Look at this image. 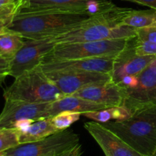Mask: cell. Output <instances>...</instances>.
<instances>
[{
  "label": "cell",
  "mask_w": 156,
  "mask_h": 156,
  "mask_svg": "<svg viewBox=\"0 0 156 156\" xmlns=\"http://www.w3.org/2000/svg\"><path fill=\"white\" fill-rule=\"evenodd\" d=\"M91 16L84 12L22 9L6 30L24 39H42L68 32Z\"/></svg>",
  "instance_id": "6da1fadb"
},
{
  "label": "cell",
  "mask_w": 156,
  "mask_h": 156,
  "mask_svg": "<svg viewBox=\"0 0 156 156\" xmlns=\"http://www.w3.org/2000/svg\"><path fill=\"white\" fill-rule=\"evenodd\" d=\"M145 156L156 151V106L137 111L127 120L102 123Z\"/></svg>",
  "instance_id": "7a4b0ae2"
},
{
  "label": "cell",
  "mask_w": 156,
  "mask_h": 156,
  "mask_svg": "<svg viewBox=\"0 0 156 156\" xmlns=\"http://www.w3.org/2000/svg\"><path fill=\"white\" fill-rule=\"evenodd\" d=\"M64 96L41 65L15 78L13 83L3 93L5 101L30 103H51Z\"/></svg>",
  "instance_id": "3957f363"
},
{
  "label": "cell",
  "mask_w": 156,
  "mask_h": 156,
  "mask_svg": "<svg viewBox=\"0 0 156 156\" xmlns=\"http://www.w3.org/2000/svg\"><path fill=\"white\" fill-rule=\"evenodd\" d=\"M132 9L115 5L108 10L91 15L72 30L53 38L56 44L111 39L114 29L122 24L123 18Z\"/></svg>",
  "instance_id": "277c9868"
},
{
  "label": "cell",
  "mask_w": 156,
  "mask_h": 156,
  "mask_svg": "<svg viewBox=\"0 0 156 156\" xmlns=\"http://www.w3.org/2000/svg\"><path fill=\"white\" fill-rule=\"evenodd\" d=\"M129 39L60 43L44 56L42 62L94 57H116L126 47Z\"/></svg>",
  "instance_id": "5b68a950"
},
{
  "label": "cell",
  "mask_w": 156,
  "mask_h": 156,
  "mask_svg": "<svg viewBox=\"0 0 156 156\" xmlns=\"http://www.w3.org/2000/svg\"><path fill=\"white\" fill-rule=\"evenodd\" d=\"M79 143V136L67 129L38 141L19 144L5 152L7 156H56Z\"/></svg>",
  "instance_id": "8992f818"
},
{
  "label": "cell",
  "mask_w": 156,
  "mask_h": 156,
  "mask_svg": "<svg viewBox=\"0 0 156 156\" xmlns=\"http://www.w3.org/2000/svg\"><path fill=\"white\" fill-rule=\"evenodd\" d=\"M138 83L133 88L126 89L123 106L131 114L156 106V59L137 75Z\"/></svg>",
  "instance_id": "52a82bcc"
},
{
  "label": "cell",
  "mask_w": 156,
  "mask_h": 156,
  "mask_svg": "<svg viewBox=\"0 0 156 156\" xmlns=\"http://www.w3.org/2000/svg\"><path fill=\"white\" fill-rule=\"evenodd\" d=\"M53 37L42 39H25L22 47L10 59L9 76L18 77L40 66L46 54L56 45Z\"/></svg>",
  "instance_id": "ba28073f"
},
{
  "label": "cell",
  "mask_w": 156,
  "mask_h": 156,
  "mask_svg": "<svg viewBox=\"0 0 156 156\" xmlns=\"http://www.w3.org/2000/svg\"><path fill=\"white\" fill-rule=\"evenodd\" d=\"M46 74L65 96L90 85L112 82L110 73L98 72H50Z\"/></svg>",
  "instance_id": "9c48e42d"
},
{
  "label": "cell",
  "mask_w": 156,
  "mask_h": 156,
  "mask_svg": "<svg viewBox=\"0 0 156 156\" xmlns=\"http://www.w3.org/2000/svg\"><path fill=\"white\" fill-rule=\"evenodd\" d=\"M84 127L95 140L106 156H145L135 150L102 123L92 120L85 123Z\"/></svg>",
  "instance_id": "30bf717a"
},
{
  "label": "cell",
  "mask_w": 156,
  "mask_h": 156,
  "mask_svg": "<svg viewBox=\"0 0 156 156\" xmlns=\"http://www.w3.org/2000/svg\"><path fill=\"white\" fill-rule=\"evenodd\" d=\"M50 103H30L20 101L5 100L0 114V128H12L19 120L49 118Z\"/></svg>",
  "instance_id": "8fae6325"
},
{
  "label": "cell",
  "mask_w": 156,
  "mask_h": 156,
  "mask_svg": "<svg viewBox=\"0 0 156 156\" xmlns=\"http://www.w3.org/2000/svg\"><path fill=\"white\" fill-rule=\"evenodd\" d=\"M136 38V37L129 39L126 48L114 59L111 73V79L114 83L117 84L125 76H137L156 59L155 56H140L135 53Z\"/></svg>",
  "instance_id": "7c38bea8"
},
{
  "label": "cell",
  "mask_w": 156,
  "mask_h": 156,
  "mask_svg": "<svg viewBox=\"0 0 156 156\" xmlns=\"http://www.w3.org/2000/svg\"><path fill=\"white\" fill-rule=\"evenodd\" d=\"M115 57H94L86 59L56 60L44 62L41 67L45 73L50 72H98L110 73Z\"/></svg>",
  "instance_id": "4fadbf2b"
},
{
  "label": "cell",
  "mask_w": 156,
  "mask_h": 156,
  "mask_svg": "<svg viewBox=\"0 0 156 156\" xmlns=\"http://www.w3.org/2000/svg\"><path fill=\"white\" fill-rule=\"evenodd\" d=\"M72 95L108 106H123L126 90L113 82L90 85L82 88Z\"/></svg>",
  "instance_id": "5bb4252c"
},
{
  "label": "cell",
  "mask_w": 156,
  "mask_h": 156,
  "mask_svg": "<svg viewBox=\"0 0 156 156\" xmlns=\"http://www.w3.org/2000/svg\"><path fill=\"white\" fill-rule=\"evenodd\" d=\"M109 107L72 94L66 95L62 98L50 103L48 110V117H52L62 111H73L80 113L82 115L85 113L100 111Z\"/></svg>",
  "instance_id": "9a60e30c"
},
{
  "label": "cell",
  "mask_w": 156,
  "mask_h": 156,
  "mask_svg": "<svg viewBox=\"0 0 156 156\" xmlns=\"http://www.w3.org/2000/svg\"><path fill=\"white\" fill-rule=\"evenodd\" d=\"M101 0H27L23 9H59L88 13L89 5Z\"/></svg>",
  "instance_id": "2e32d148"
},
{
  "label": "cell",
  "mask_w": 156,
  "mask_h": 156,
  "mask_svg": "<svg viewBox=\"0 0 156 156\" xmlns=\"http://www.w3.org/2000/svg\"><path fill=\"white\" fill-rule=\"evenodd\" d=\"M59 132L53 124L50 117L42 118L34 121L25 131L18 133L19 143H32L46 138Z\"/></svg>",
  "instance_id": "e0dca14e"
},
{
  "label": "cell",
  "mask_w": 156,
  "mask_h": 156,
  "mask_svg": "<svg viewBox=\"0 0 156 156\" xmlns=\"http://www.w3.org/2000/svg\"><path fill=\"white\" fill-rule=\"evenodd\" d=\"M82 116H85L93 121L105 123L112 120L115 121L127 120L132 114L123 106H112L100 111L85 113L82 114Z\"/></svg>",
  "instance_id": "ac0fdd59"
},
{
  "label": "cell",
  "mask_w": 156,
  "mask_h": 156,
  "mask_svg": "<svg viewBox=\"0 0 156 156\" xmlns=\"http://www.w3.org/2000/svg\"><path fill=\"white\" fill-rule=\"evenodd\" d=\"M122 24L136 29L156 26V10H135L132 9L123 18Z\"/></svg>",
  "instance_id": "d6986e66"
},
{
  "label": "cell",
  "mask_w": 156,
  "mask_h": 156,
  "mask_svg": "<svg viewBox=\"0 0 156 156\" xmlns=\"http://www.w3.org/2000/svg\"><path fill=\"white\" fill-rule=\"evenodd\" d=\"M24 41L21 35L15 32L6 30L0 33V56L12 59L22 47Z\"/></svg>",
  "instance_id": "ffe728a7"
},
{
  "label": "cell",
  "mask_w": 156,
  "mask_h": 156,
  "mask_svg": "<svg viewBox=\"0 0 156 156\" xmlns=\"http://www.w3.org/2000/svg\"><path fill=\"white\" fill-rule=\"evenodd\" d=\"M82 114L73 111H62L50 117L53 124L58 131L69 129L74 123L80 119Z\"/></svg>",
  "instance_id": "44dd1931"
},
{
  "label": "cell",
  "mask_w": 156,
  "mask_h": 156,
  "mask_svg": "<svg viewBox=\"0 0 156 156\" xmlns=\"http://www.w3.org/2000/svg\"><path fill=\"white\" fill-rule=\"evenodd\" d=\"M18 132L13 128H0V152L19 145Z\"/></svg>",
  "instance_id": "7402d4cb"
},
{
  "label": "cell",
  "mask_w": 156,
  "mask_h": 156,
  "mask_svg": "<svg viewBox=\"0 0 156 156\" xmlns=\"http://www.w3.org/2000/svg\"><path fill=\"white\" fill-rule=\"evenodd\" d=\"M134 50L137 55L140 56H156V43L136 38L134 44Z\"/></svg>",
  "instance_id": "603a6c76"
},
{
  "label": "cell",
  "mask_w": 156,
  "mask_h": 156,
  "mask_svg": "<svg viewBox=\"0 0 156 156\" xmlns=\"http://www.w3.org/2000/svg\"><path fill=\"white\" fill-rule=\"evenodd\" d=\"M136 37L142 41L156 43V26L136 29Z\"/></svg>",
  "instance_id": "cb8c5ba5"
},
{
  "label": "cell",
  "mask_w": 156,
  "mask_h": 156,
  "mask_svg": "<svg viewBox=\"0 0 156 156\" xmlns=\"http://www.w3.org/2000/svg\"><path fill=\"white\" fill-rule=\"evenodd\" d=\"M10 59L0 56V85L10 74Z\"/></svg>",
  "instance_id": "d4e9b609"
},
{
  "label": "cell",
  "mask_w": 156,
  "mask_h": 156,
  "mask_svg": "<svg viewBox=\"0 0 156 156\" xmlns=\"http://www.w3.org/2000/svg\"><path fill=\"white\" fill-rule=\"evenodd\" d=\"M138 83V78L137 76H127L123 77L120 82L117 83L120 86L123 87V88H133L136 87Z\"/></svg>",
  "instance_id": "484cf974"
},
{
  "label": "cell",
  "mask_w": 156,
  "mask_h": 156,
  "mask_svg": "<svg viewBox=\"0 0 156 156\" xmlns=\"http://www.w3.org/2000/svg\"><path fill=\"white\" fill-rule=\"evenodd\" d=\"M82 154V149L81 144H77L73 146L71 149L65 151L60 154H58L56 156H81Z\"/></svg>",
  "instance_id": "4316f807"
},
{
  "label": "cell",
  "mask_w": 156,
  "mask_h": 156,
  "mask_svg": "<svg viewBox=\"0 0 156 156\" xmlns=\"http://www.w3.org/2000/svg\"><path fill=\"white\" fill-rule=\"evenodd\" d=\"M125 1L138 3V4L142 5L148 6L150 9L156 10V0H125Z\"/></svg>",
  "instance_id": "83f0119b"
},
{
  "label": "cell",
  "mask_w": 156,
  "mask_h": 156,
  "mask_svg": "<svg viewBox=\"0 0 156 156\" xmlns=\"http://www.w3.org/2000/svg\"><path fill=\"white\" fill-rule=\"evenodd\" d=\"M17 1H18V0H0V7L5 5L11 4V3H13Z\"/></svg>",
  "instance_id": "f1b7e54d"
},
{
  "label": "cell",
  "mask_w": 156,
  "mask_h": 156,
  "mask_svg": "<svg viewBox=\"0 0 156 156\" xmlns=\"http://www.w3.org/2000/svg\"><path fill=\"white\" fill-rule=\"evenodd\" d=\"M7 27H8L7 24L2 22V21H0V33L5 31L6 29H7Z\"/></svg>",
  "instance_id": "f546056e"
},
{
  "label": "cell",
  "mask_w": 156,
  "mask_h": 156,
  "mask_svg": "<svg viewBox=\"0 0 156 156\" xmlns=\"http://www.w3.org/2000/svg\"><path fill=\"white\" fill-rule=\"evenodd\" d=\"M0 156H7V155L5 154V152H0Z\"/></svg>",
  "instance_id": "4dcf8cb0"
},
{
  "label": "cell",
  "mask_w": 156,
  "mask_h": 156,
  "mask_svg": "<svg viewBox=\"0 0 156 156\" xmlns=\"http://www.w3.org/2000/svg\"><path fill=\"white\" fill-rule=\"evenodd\" d=\"M152 156H156V151H155V152H154V154H153V155H152Z\"/></svg>",
  "instance_id": "1f68e13d"
}]
</instances>
